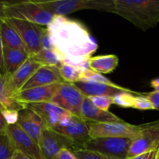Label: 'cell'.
<instances>
[{"instance_id":"40","label":"cell","mask_w":159,"mask_h":159,"mask_svg":"<svg viewBox=\"0 0 159 159\" xmlns=\"http://www.w3.org/2000/svg\"><path fill=\"white\" fill-rule=\"evenodd\" d=\"M4 4L5 2H0V23L5 20L4 16Z\"/></svg>"},{"instance_id":"26","label":"cell","mask_w":159,"mask_h":159,"mask_svg":"<svg viewBox=\"0 0 159 159\" xmlns=\"http://www.w3.org/2000/svg\"><path fill=\"white\" fill-rule=\"evenodd\" d=\"M15 148L7 134L0 135V159H12Z\"/></svg>"},{"instance_id":"37","label":"cell","mask_w":159,"mask_h":159,"mask_svg":"<svg viewBox=\"0 0 159 159\" xmlns=\"http://www.w3.org/2000/svg\"><path fill=\"white\" fill-rule=\"evenodd\" d=\"M8 124L5 120L4 116L2 114V111L0 110V135L6 134L7 130Z\"/></svg>"},{"instance_id":"6","label":"cell","mask_w":159,"mask_h":159,"mask_svg":"<svg viewBox=\"0 0 159 159\" xmlns=\"http://www.w3.org/2000/svg\"><path fill=\"white\" fill-rule=\"evenodd\" d=\"M143 129L142 125H133L121 120L113 123H90V138H133L138 136Z\"/></svg>"},{"instance_id":"15","label":"cell","mask_w":159,"mask_h":159,"mask_svg":"<svg viewBox=\"0 0 159 159\" xmlns=\"http://www.w3.org/2000/svg\"><path fill=\"white\" fill-rule=\"evenodd\" d=\"M61 83V82L22 90L14 96L13 99L16 102L24 105L36 102H51L57 93Z\"/></svg>"},{"instance_id":"29","label":"cell","mask_w":159,"mask_h":159,"mask_svg":"<svg viewBox=\"0 0 159 159\" xmlns=\"http://www.w3.org/2000/svg\"><path fill=\"white\" fill-rule=\"evenodd\" d=\"M89 99L92 102V103L97 107L98 109L103 111H109V109L113 104V98L109 96H89Z\"/></svg>"},{"instance_id":"22","label":"cell","mask_w":159,"mask_h":159,"mask_svg":"<svg viewBox=\"0 0 159 159\" xmlns=\"http://www.w3.org/2000/svg\"><path fill=\"white\" fill-rule=\"evenodd\" d=\"M0 34H1L2 43L3 47L12 48V49L26 51V48L20 36L14 30V28L6 21V19L0 23Z\"/></svg>"},{"instance_id":"3","label":"cell","mask_w":159,"mask_h":159,"mask_svg":"<svg viewBox=\"0 0 159 159\" xmlns=\"http://www.w3.org/2000/svg\"><path fill=\"white\" fill-rule=\"evenodd\" d=\"M5 19H15L48 26L54 15L45 10L36 1L5 2Z\"/></svg>"},{"instance_id":"13","label":"cell","mask_w":159,"mask_h":159,"mask_svg":"<svg viewBox=\"0 0 159 159\" xmlns=\"http://www.w3.org/2000/svg\"><path fill=\"white\" fill-rule=\"evenodd\" d=\"M6 134L11 140L16 152H21L34 159H42L38 144L18 124L8 125Z\"/></svg>"},{"instance_id":"4","label":"cell","mask_w":159,"mask_h":159,"mask_svg":"<svg viewBox=\"0 0 159 159\" xmlns=\"http://www.w3.org/2000/svg\"><path fill=\"white\" fill-rule=\"evenodd\" d=\"M43 9L54 16H65L83 9H95L112 12L113 0H54L36 1Z\"/></svg>"},{"instance_id":"9","label":"cell","mask_w":159,"mask_h":159,"mask_svg":"<svg viewBox=\"0 0 159 159\" xmlns=\"http://www.w3.org/2000/svg\"><path fill=\"white\" fill-rule=\"evenodd\" d=\"M159 150V120L143 124L141 134L132 141L127 158Z\"/></svg>"},{"instance_id":"14","label":"cell","mask_w":159,"mask_h":159,"mask_svg":"<svg viewBox=\"0 0 159 159\" xmlns=\"http://www.w3.org/2000/svg\"><path fill=\"white\" fill-rule=\"evenodd\" d=\"M40 67H42L41 65L30 57L12 75L4 79L5 86L9 96L13 99L14 96L21 91L25 84Z\"/></svg>"},{"instance_id":"7","label":"cell","mask_w":159,"mask_h":159,"mask_svg":"<svg viewBox=\"0 0 159 159\" xmlns=\"http://www.w3.org/2000/svg\"><path fill=\"white\" fill-rule=\"evenodd\" d=\"M42 159H55L63 149L73 152L79 149L69 138L47 127L43 129L38 141Z\"/></svg>"},{"instance_id":"33","label":"cell","mask_w":159,"mask_h":159,"mask_svg":"<svg viewBox=\"0 0 159 159\" xmlns=\"http://www.w3.org/2000/svg\"><path fill=\"white\" fill-rule=\"evenodd\" d=\"M41 47H42V49L54 50V48H53V45H52V42H51V37H50V34L49 33H48L47 28H45L44 31H43V34H42Z\"/></svg>"},{"instance_id":"16","label":"cell","mask_w":159,"mask_h":159,"mask_svg":"<svg viewBox=\"0 0 159 159\" xmlns=\"http://www.w3.org/2000/svg\"><path fill=\"white\" fill-rule=\"evenodd\" d=\"M77 87L86 97L89 96H104L109 97H114L120 93H133L134 91L117 85L116 84L108 85V84L99 83V82H87V81H78L74 82Z\"/></svg>"},{"instance_id":"34","label":"cell","mask_w":159,"mask_h":159,"mask_svg":"<svg viewBox=\"0 0 159 159\" xmlns=\"http://www.w3.org/2000/svg\"><path fill=\"white\" fill-rule=\"evenodd\" d=\"M144 96L150 101L152 105L153 106L154 110H157L159 111V92L154 91L147 93Z\"/></svg>"},{"instance_id":"25","label":"cell","mask_w":159,"mask_h":159,"mask_svg":"<svg viewBox=\"0 0 159 159\" xmlns=\"http://www.w3.org/2000/svg\"><path fill=\"white\" fill-rule=\"evenodd\" d=\"M0 103L5 110H16L20 112L26 107L24 104L16 102L9 96L5 86L4 78L2 75H0Z\"/></svg>"},{"instance_id":"23","label":"cell","mask_w":159,"mask_h":159,"mask_svg":"<svg viewBox=\"0 0 159 159\" xmlns=\"http://www.w3.org/2000/svg\"><path fill=\"white\" fill-rule=\"evenodd\" d=\"M31 58L42 66H51L59 68L63 63L61 56L54 50L41 49L38 53L31 56Z\"/></svg>"},{"instance_id":"10","label":"cell","mask_w":159,"mask_h":159,"mask_svg":"<svg viewBox=\"0 0 159 159\" xmlns=\"http://www.w3.org/2000/svg\"><path fill=\"white\" fill-rule=\"evenodd\" d=\"M85 98L83 93L74 84L63 82L51 102L74 116L81 117V107Z\"/></svg>"},{"instance_id":"28","label":"cell","mask_w":159,"mask_h":159,"mask_svg":"<svg viewBox=\"0 0 159 159\" xmlns=\"http://www.w3.org/2000/svg\"><path fill=\"white\" fill-rule=\"evenodd\" d=\"M80 81L99 82V83L108 84V85H113V84H115L113 82H112L110 79L106 78L104 75L99 74L97 72H95V71L90 70L89 68H85L84 69Z\"/></svg>"},{"instance_id":"19","label":"cell","mask_w":159,"mask_h":159,"mask_svg":"<svg viewBox=\"0 0 159 159\" xmlns=\"http://www.w3.org/2000/svg\"><path fill=\"white\" fill-rule=\"evenodd\" d=\"M80 116L82 120L89 123L120 122L122 120L109 111H103L95 107L88 97L85 96L82 104Z\"/></svg>"},{"instance_id":"20","label":"cell","mask_w":159,"mask_h":159,"mask_svg":"<svg viewBox=\"0 0 159 159\" xmlns=\"http://www.w3.org/2000/svg\"><path fill=\"white\" fill-rule=\"evenodd\" d=\"M30 57L26 51L12 49L3 47V61H4V79L12 75Z\"/></svg>"},{"instance_id":"38","label":"cell","mask_w":159,"mask_h":159,"mask_svg":"<svg viewBox=\"0 0 159 159\" xmlns=\"http://www.w3.org/2000/svg\"><path fill=\"white\" fill-rule=\"evenodd\" d=\"M0 75L4 77L5 70H4V61H3V45L2 43L1 34H0Z\"/></svg>"},{"instance_id":"21","label":"cell","mask_w":159,"mask_h":159,"mask_svg":"<svg viewBox=\"0 0 159 159\" xmlns=\"http://www.w3.org/2000/svg\"><path fill=\"white\" fill-rule=\"evenodd\" d=\"M119 58L115 54H107L91 57L87 62L88 68L99 74L113 72L117 68Z\"/></svg>"},{"instance_id":"35","label":"cell","mask_w":159,"mask_h":159,"mask_svg":"<svg viewBox=\"0 0 159 159\" xmlns=\"http://www.w3.org/2000/svg\"><path fill=\"white\" fill-rule=\"evenodd\" d=\"M126 159H159V150L146 152V153L137 155L133 158Z\"/></svg>"},{"instance_id":"27","label":"cell","mask_w":159,"mask_h":159,"mask_svg":"<svg viewBox=\"0 0 159 159\" xmlns=\"http://www.w3.org/2000/svg\"><path fill=\"white\" fill-rule=\"evenodd\" d=\"M134 94L139 95V93L135 92L120 93L113 97V104L123 108H134L135 101Z\"/></svg>"},{"instance_id":"42","label":"cell","mask_w":159,"mask_h":159,"mask_svg":"<svg viewBox=\"0 0 159 159\" xmlns=\"http://www.w3.org/2000/svg\"><path fill=\"white\" fill-rule=\"evenodd\" d=\"M0 110H2V111H4V110H5L4 107H3L2 106L1 103H0Z\"/></svg>"},{"instance_id":"12","label":"cell","mask_w":159,"mask_h":159,"mask_svg":"<svg viewBox=\"0 0 159 159\" xmlns=\"http://www.w3.org/2000/svg\"><path fill=\"white\" fill-rule=\"evenodd\" d=\"M26 108L33 110L43 120L47 127L55 128L69 119L72 114L51 102L26 104Z\"/></svg>"},{"instance_id":"5","label":"cell","mask_w":159,"mask_h":159,"mask_svg":"<svg viewBox=\"0 0 159 159\" xmlns=\"http://www.w3.org/2000/svg\"><path fill=\"white\" fill-rule=\"evenodd\" d=\"M133 138H90L82 148L115 159H126Z\"/></svg>"},{"instance_id":"30","label":"cell","mask_w":159,"mask_h":159,"mask_svg":"<svg viewBox=\"0 0 159 159\" xmlns=\"http://www.w3.org/2000/svg\"><path fill=\"white\" fill-rule=\"evenodd\" d=\"M72 153L75 155V157L78 159H115L104 156V155L96 153V152H90V151L85 150V149L82 148L74 150Z\"/></svg>"},{"instance_id":"39","label":"cell","mask_w":159,"mask_h":159,"mask_svg":"<svg viewBox=\"0 0 159 159\" xmlns=\"http://www.w3.org/2000/svg\"><path fill=\"white\" fill-rule=\"evenodd\" d=\"M12 159H34V158H30V157L27 156V155H24V154L21 153V152H16L15 153H14Z\"/></svg>"},{"instance_id":"11","label":"cell","mask_w":159,"mask_h":159,"mask_svg":"<svg viewBox=\"0 0 159 159\" xmlns=\"http://www.w3.org/2000/svg\"><path fill=\"white\" fill-rule=\"evenodd\" d=\"M89 127V122L72 115L69 119L53 130L69 138L79 148H82V145L90 139Z\"/></svg>"},{"instance_id":"17","label":"cell","mask_w":159,"mask_h":159,"mask_svg":"<svg viewBox=\"0 0 159 159\" xmlns=\"http://www.w3.org/2000/svg\"><path fill=\"white\" fill-rule=\"evenodd\" d=\"M37 144L43 129L47 125L37 113L25 107L19 112L18 121L16 123Z\"/></svg>"},{"instance_id":"8","label":"cell","mask_w":159,"mask_h":159,"mask_svg":"<svg viewBox=\"0 0 159 159\" xmlns=\"http://www.w3.org/2000/svg\"><path fill=\"white\" fill-rule=\"evenodd\" d=\"M20 36L30 57L42 49L41 37L45 28L36 23L15 19H6Z\"/></svg>"},{"instance_id":"32","label":"cell","mask_w":159,"mask_h":159,"mask_svg":"<svg viewBox=\"0 0 159 159\" xmlns=\"http://www.w3.org/2000/svg\"><path fill=\"white\" fill-rule=\"evenodd\" d=\"M2 114L3 116H4L5 120H6L8 125H10V124H16L17 121H18L19 111H16V110H5L4 111H2Z\"/></svg>"},{"instance_id":"2","label":"cell","mask_w":159,"mask_h":159,"mask_svg":"<svg viewBox=\"0 0 159 159\" xmlns=\"http://www.w3.org/2000/svg\"><path fill=\"white\" fill-rule=\"evenodd\" d=\"M112 12L146 31L159 23V0H113Z\"/></svg>"},{"instance_id":"41","label":"cell","mask_w":159,"mask_h":159,"mask_svg":"<svg viewBox=\"0 0 159 159\" xmlns=\"http://www.w3.org/2000/svg\"><path fill=\"white\" fill-rule=\"evenodd\" d=\"M151 85H152V88L155 89V91L159 92V78L158 79H153V80L151 82Z\"/></svg>"},{"instance_id":"31","label":"cell","mask_w":159,"mask_h":159,"mask_svg":"<svg viewBox=\"0 0 159 159\" xmlns=\"http://www.w3.org/2000/svg\"><path fill=\"white\" fill-rule=\"evenodd\" d=\"M134 109L140 110H154L153 106L152 105L150 101L145 97V96L138 95L135 96V101Z\"/></svg>"},{"instance_id":"36","label":"cell","mask_w":159,"mask_h":159,"mask_svg":"<svg viewBox=\"0 0 159 159\" xmlns=\"http://www.w3.org/2000/svg\"><path fill=\"white\" fill-rule=\"evenodd\" d=\"M55 159H78L72 152L68 149H63L57 155Z\"/></svg>"},{"instance_id":"24","label":"cell","mask_w":159,"mask_h":159,"mask_svg":"<svg viewBox=\"0 0 159 159\" xmlns=\"http://www.w3.org/2000/svg\"><path fill=\"white\" fill-rule=\"evenodd\" d=\"M88 67H79L63 62L58 68L60 75L64 82L74 83L81 80L84 69Z\"/></svg>"},{"instance_id":"18","label":"cell","mask_w":159,"mask_h":159,"mask_svg":"<svg viewBox=\"0 0 159 159\" xmlns=\"http://www.w3.org/2000/svg\"><path fill=\"white\" fill-rule=\"evenodd\" d=\"M57 67L42 66L33 75L32 77L25 84L22 90L29 89L36 87L46 86L55 83L63 82ZM21 90V91H22Z\"/></svg>"},{"instance_id":"1","label":"cell","mask_w":159,"mask_h":159,"mask_svg":"<svg viewBox=\"0 0 159 159\" xmlns=\"http://www.w3.org/2000/svg\"><path fill=\"white\" fill-rule=\"evenodd\" d=\"M47 30L54 50L63 62L88 67L87 62L96 51L98 44L83 23L65 16H54Z\"/></svg>"}]
</instances>
